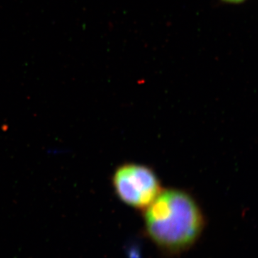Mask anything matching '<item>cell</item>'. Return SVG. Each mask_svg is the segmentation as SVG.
<instances>
[{"mask_svg":"<svg viewBox=\"0 0 258 258\" xmlns=\"http://www.w3.org/2000/svg\"><path fill=\"white\" fill-rule=\"evenodd\" d=\"M112 184L120 201L138 210H145L162 191L155 172L136 163H125L117 168Z\"/></svg>","mask_w":258,"mask_h":258,"instance_id":"2","label":"cell"},{"mask_svg":"<svg viewBox=\"0 0 258 258\" xmlns=\"http://www.w3.org/2000/svg\"><path fill=\"white\" fill-rule=\"evenodd\" d=\"M146 231L156 245L180 252L198 240L205 218L198 203L183 190H163L144 210Z\"/></svg>","mask_w":258,"mask_h":258,"instance_id":"1","label":"cell"},{"mask_svg":"<svg viewBox=\"0 0 258 258\" xmlns=\"http://www.w3.org/2000/svg\"><path fill=\"white\" fill-rule=\"evenodd\" d=\"M221 1L223 3H228V4H240L246 0H221Z\"/></svg>","mask_w":258,"mask_h":258,"instance_id":"3","label":"cell"}]
</instances>
